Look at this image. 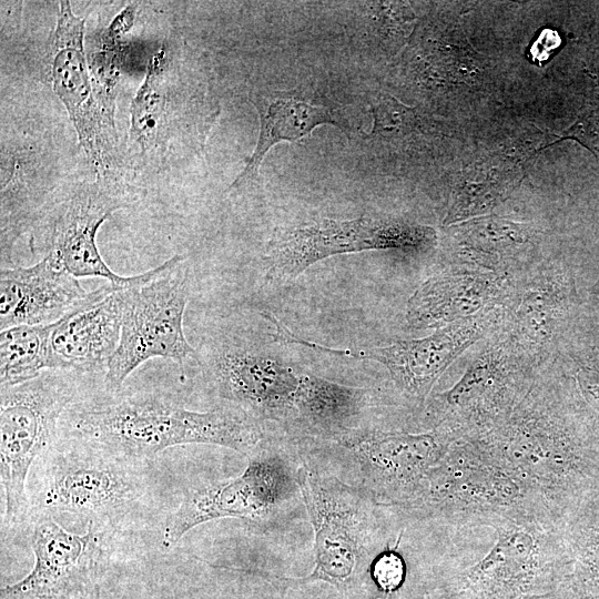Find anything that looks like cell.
<instances>
[{
  "instance_id": "cell-1",
  "label": "cell",
  "mask_w": 599,
  "mask_h": 599,
  "mask_svg": "<svg viewBox=\"0 0 599 599\" xmlns=\"http://www.w3.org/2000/svg\"><path fill=\"white\" fill-rule=\"evenodd\" d=\"M59 437L151 463L161 451L185 444L217 445L250 455L263 434L254 418L233 407L194 412L155 393L106 390L74 402L61 418Z\"/></svg>"
},
{
  "instance_id": "cell-2",
  "label": "cell",
  "mask_w": 599,
  "mask_h": 599,
  "mask_svg": "<svg viewBox=\"0 0 599 599\" xmlns=\"http://www.w3.org/2000/svg\"><path fill=\"white\" fill-rule=\"evenodd\" d=\"M154 493L151 463L59 437L30 470L26 522L67 512L119 534L146 515Z\"/></svg>"
},
{
  "instance_id": "cell-3",
  "label": "cell",
  "mask_w": 599,
  "mask_h": 599,
  "mask_svg": "<svg viewBox=\"0 0 599 599\" xmlns=\"http://www.w3.org/2000/svg\"><path fill=\"white\" fill-rule=\"evenodd\" d=\"M85 374L45 370L35 378L1 386L0 477L4 493V521L9 527L27 521V481L35 460L59 438L65 410L80 396Z\"/></svg>"
},
{
  "instance_id": "cell-4",
  "label": "cell",
  "mask_w": 599,
  "mask_h": 599,
  "mask_svg": "<svg viewBox=\"0 0 599 599\" xmlns=\"http://www.w3.org/2000/svg\"><path fill=\"white\" fill-rule=\"evenodd\" d=\"M190 281L185 257L175 254L122 293V324L118 348L104 372L105 389L121 390L124 380L143 363L161 357L183 366L200 363L187 342L183 316Z\"/></svg>"
},
{
  "instance_id": "cell-5",
  "label": "cell",
  "mask_w": 599,
  "mask_h": 599,
  "mask_svg": "<svg viewBox=\"0 0 599 599\" xmlns=\"http://www.w3.org/2000/svg\"><path fill=\"white\" fill-rule=\"evenodd\" d=\"M470 439L522 488L547 519L556 524L571 457L551 407L549 390L534 384L502 422Z\"/></svg>"
},
{
  "instance_id": "cell-6",
  "label": "cell",
  "mask_w": 599,
  "mask_h": 599,
  "mask_svg": "<svg viewBox=\"0 0 599 599\" xmlns=\"http://www.w3.org/2000/svg\"><path fill=\"white\" fill-rule=\"evenodd\" d=\"M402 508L458 525L490 527L522 515L548 520L522 488L471 439L454 441Z\"/></svg>"
},
{
  "instance_id": "cell-7",
  "label": "cell",
  "mask_w": 599,
  "mask_h": 599,
  "mask_svg": "<svg viewBox=\"0 0 599 599\" xmlns=\"http://www.w3.org/2000/svg\"><path fill=\"white\" fill-rule=\"evenodd\" d=\"M497 540L476 564L458 572L457 599H521L555 590L560 572L556 525L536 515L491 525Z\"/></svg>"
},
{
  "instance_id": "cell-8",
  "label": "cell",
  "mask_w": 599,
  "mask_h": 599,
  "mask_svg": "<svg viewBox=\"0 0 599 599\" xmlns=\"http://www.w3.org/2000/svg\"><path fill=\"white\" fill-rule=\"evenodd\" d=\"M34 564L21 580L1 587V599H90L100 595L118 532L88 522L84 534L61 527L53 517L28 521Z\"/></svg>"
},
{
  "instance_id": "cell-9",
  "label": "cell",
  "mask_w": 599,
  "mask_h": 599,
  "mask_svg": "<svg viewBox=\"0 0 599 599\" xmlns=\"http://www.w3.org/2000/svg\"><path fill=\"white\" fill-rule=\"evenodd\" d=\"M429 226L361 216L322 220L282 232L271 244L266 277L290 282L316 262L337 254L368 250L426 251L435 245Z\"/></svg>"
},
{
  "instance_id": "cell-10",
  "label": "cell",
  "mask_w": 599,
  "mask_h": 599,
  "mask_svg": "<svg viewBox=\"0 0 599 599\" xmlns=\"http://www.w3.org/2000/svg\"><path fill=\"white\" fill-rule=\"evenodd\" d=\"M517 359L507 339L483 351L450 389L435 396L434 428L469 439L502 422L534 385Z\"/></svg>"
},
{
  "instance_id": "cell-11",
  "label": "cell",
  "mask_w": 599,
  "mask_h": 599,
  "mask_svg": "<svg viewBox=\"0 0 599 599\" xmlns=\"http://www.w3.org/2000/svg\"><path fill=\"white\" fill-rule=\"evenodd\" d=\"M296 483L315 534V567L297 582L325 581L343 591L362 577L366 557L367 517L352 488L306 466Z\"/></svg>"
},
{
  "instance_id": "cell-12",
  "label": "cell",
  "mask_w": 599,
  "mask_h": 599,
  "mask_svg": "<svg viewBox=\"0 0 599 599\" xmlns=\"http://www.w3.org/2000/svg\"><path fill=\"white\" fill-rule=\"evenodd\" d=\"M181 53L162 43L130 106V143L145 164L173 161L189 142L192 87Z\"/></svg>"
},
{
  "instance_id": "cell-13",
  "label": "cell",
  "mask_w": 599,
  "mask_h": 599,
  "mask_svg": "<svg viewBox=\"0 0 599 599\" xmlns=\"http://www.w3.org/2000/svg\"><path fill=\"white\" fill-rule=\"evenodd\" d=\"M293 489L294 478L282 458H250L241 475L185 493L166 519L162 547L173 548L191 529L211 520H263L290 497Z\"/></svg>"
},
{
  "instance_id": "cell-14",
  "label": "cell",
  "mask_w": 599,
  "mask_h": 599,
  "mask_svg": "<svg viewBox=\"0 0 599 599\" xmlns=\"http://www.w3.org/2000/svg\"><path fill=\"white\" fill-rule=\"evenodd\" d=\"M59 7L51 35V85L98 179L111 182L116 140L108 132L95 100L83 45L85 19L73 13L69 1H60Z\"/></svg>"
},
{
  "instance_id": "cell-15",
  "label": "cell",
  "mask_w": 599,
  "mask_h": 599,
  "mask_svg": "<svg viewBox=\"0 0 599 599\" xmlns=\"http://www.w3.org/2000/svg\"><path fill=\"white\" fill-rule=\"evenodd\" d=\"M499 314V308L486 311L440 327L426 337L398 341L384 347L338 349L304 338L298 339V345L318 353L378 362L400 392L424 403L448 366L486 336Z\"/></svg>"
},
{
  "instance_id": "cell-16",
  "label": "cell",
  "mask_w": 599,
  "mask_h": 599,
  "mask_svg": "<svg viewBox=\"0 0 599 599\" xmlns=\"http://www.w3.org/2000/svg\"><path fill=\"white\" fill-rule=\"evenodd\" d=\"M456 440L441 428L420 434L362 432L338 438L378 496L398 507L416 495L430 469Z\"/></svg>"
},
{
  "instance_id": "cell-17",
  "label": "cell",
  "mask_w": 599,
  "mask_h": 599,
  "mask_svg": "<svg viewBox=\"0 0 599 599\" xmlns=\"http://www.w3.org/2000/svg\"><path fill=\"white\" fill-rule=\"evenodd\" d=\"M123 206L124 197L109 181L98 179L95 183L78 189L53 215L47 254L77 278H104L119 288L134 285L142 274H116L105 263L97 244L101 225Z\"/></svg>"
},
{
  "instance_id": "cell-18",
  "label": "cell",
  "mask_w": 599,
  "mask_h": 599,
  "mask_svg": "<svg viewBox=\"0 0 599 599\" xmlns=\"http://www.w3.org/2000/svg\"><path fill=\"white\" fill-rule=\"evenodd\" d=\"M92 293L50 254L28 267L1 266L0 329L55 323L87 303Z\"/></svg>"
},
{
  "instance_id": "cell-19",
  "label": "cell",
  "mask_w": 599,
  "mask_h": 599,
  "mask_svg": "<svg viewBox=\"0 0 599 599\" xmlns=\"http://www.w3.org/2000/svg\"><path fill=\"white\" fill-rule=\"evenodd\" d=\"M212 372L217 393L255 419L294 408L301 375L268 356L227 344L216 349Z\"/></svg>"
},
{
  "instance_id": "cell-20",
  "label": "cell",
  "mask_w": 599,
  "mask_h": 599,
  "mask_svg": "<svg viewBox=\"0 0 599 599\" xmlns=\"http://www.w3.org/2000/svg\"><path fill=\"white\" fill-rule=\"evenodd\" d=\"M121 290L102 286L87 303L53 323L51 345L59 369L105 372L121 336Z\"/></svg>"
},
{
  "instance_id": "cell-21",
  "label": "cell",
  "mask_w": 599,
  "mask_h": 599,
  "mask_svg": "<svg viewBox=\"0 0 599 599\" xmlns=\"http://www.w3.org/2000/svg\"><path fill=\"white\" fill-rule=\"evenodd\" d=\"M508 297L506 277L479 268L445 271L409 297L406 321L415 329L440 328L498 308Z\"/></svg>"
},
{
  "instance_id": "cell-22",
  "label": "cell",
  "mask_w": 599,
  "mask_h": 599,
  "mask_svg": "<svg viewBox=\"0 0 599 599\" xmlns=\"http://www.w3.org/2000/svg\"><path fill=\"white\" fill-rule=\"evenodd\" d=\"M252 103L260 118L256 146L231 185L240 189L253 182L268 150L282 141L308 135L317 125L332 124L349 135L348 122L326 98L304 90L261 91Z\"/></svg>"
},
{
  "instance_id": "cell-23",
  "label": "cell",
  "mask_w": 599,
  "mask_h": 599,
  "mask_svg": "<svg viewBox=\"0 0 599 599\" xmlns=\"http://www.w3.org/2000/svg\"><path fill=\"white\" fill-rule=\"evenodd\" d=\"M561 276L555 271H542L534 276L514 302L506 338L524 358L538 354L550 344L561 319L566 301Z\"/></svg>"
},
{
  "instance_id": "cell-24",
  "label": "cell",
  "mask_w": 599,
  "mask_h": 599,
  "mask_svg": "<svg viewBox=\"0 0 599 599\" xmlns=\"http://www.w3.org/2000/svg\"><path fill=\"white\" fill-rule=\"evenodd\" d=\"M136 10L135 4L124 7L112 22L97 35L88 58L100 113L108 132L115 140L116 90L126 57L125 37L133 27Z\"/></svg>"
},
{
  "instance_id": "cell-25",
  "label": "cell",
  "mask_w": 599,
  "mask_h": 599,
  "mask_svg": "<svg viewBox=\"0 0 599 599\" xmlns=\"http://www.w3.org/2000/svg\"><path fill=\"white\" fill-rule=\"evenodd\" d=\"M372 390L342 385L313 375H301L294 408L323 432L343 433L367 406Z\"/></svg>"
},
{
  "instance_id": "cell-26",
  "label": "cell",
  "mask_w": 599,
  "mask_h": 599,
  "mask_svg": "<svg viewBox=\"0 0 599 599\" xmlns=\"http://www.w3.org/2000/svg\"><path fill=\"white\" fill-rule=\"evenodd\" d=\"M454 236L477 264L497 272L531 246L535 231L524 223L488 216L457 225Z\"/></svg>"
},
{
  "instance_id": "cell-27",
  "label": "cell",
  "mask_w": 599,
  "mask_h": 599,
  "mask_svg": "<svg viewBox=\"0 0 599 599\" xmlns=\"http://www.w3.org/2000/svg\"><path fill=\"white\" fill-rule=\"evenodd\" d=\"M53 323L21 325L1 331L0 384L17 385L50 369H59L52 351Z\"/></svg>"
},
{
  "instance_id": "cell-28",
  "label": "cell",
  "mask_w": 599,
  "mask_h": 599,
  "mask_svg": "<svg viewBox=\"0 0 599 599\" xmlns=\"http://www.w3.org/2000/svg\"><path fill=\"white\" fill-rule=\"evenodd\" d=\"M373 133L394 138L409 133L415 126V113L393 97L380 93L372 103Z\"/></svg>"
},
{
  "instance_id": "cell-29",
  "label": "cell",
  "mask_w": 599,
  "mask_h": 599,
  "mask_svg": "<svg viewBox=\"0 0 599 599\" xmlns=\"http://www.w3.org/2000/svg\"><path fill=\"white\" fill-rule=\"evenodd\" d=\"M370 578L384 592L398 590L405 581L406 566L403 557L395 550L380 552L370 564Z\"/></svg>"
},
{
  "instance_id": "cell-30",
  "label": "cell",
  "mask_w": 599,
  "mask_h": 599,
  "mask_svg": "<svg viewBox=\"0 0 599 599\" xmlns=\"http://www.w3.org/2000/svg\"><path fill=\"white\" fill-rule=\"evenodd\" d=\"M559 44L560 37L555 30H544L530 49L532 60L539 64L542 63L559 47Z\"/></svg>"
},
{
  "instance_id": "cell-31",
  "label": "cell",
  "mask_w": 599,
  "mask_h": 599,
  "mask_svg": "<svg viewBox=\"0 0 599 599\" xmlns=\"http://www.w3.org/2000/svg\"><path fill=\"white\" fill-rule=\"evenodd\" d=\"M521 599H557V596L554 590V591L541 593V595L527 596Z\"/></svg>"
},
{
  "instance_id": "cell-32",
  "label": "cell",
  "mask_w": 599,
  "mask_h": 599,
  "mask_svg": "<svg viewBox=\"0 0 599 599\" xmlns=\"http://www.w3.org/2000/svg\"><path fill=\"white\" fill-rule=\"evenodd\" d=\"M90 599H100V595L94 596V597H92V598H90Z\"/></svg>"
}]
</instances>
